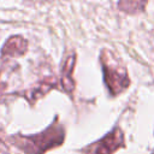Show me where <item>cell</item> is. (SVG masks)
<instances>
[{"instance_id": "1", "label": "cell", "mask_w": 154, "mask_h": 154, "mask_svg": "<svg viewBox=\"0 0 154 154\" xmlns=\"http://www.w3.org/2000/svg\"><path fill=\"white\" fill-rule=\"evenodd\" d=\"M65 138V130L59 124L58 118L43 131L36 135H14L10 138L11 143L25 154H46L49 149L60 146Z\"/></svg>"}, {"instance_id": "6", "label": "cell", "mask_w": 154, "mask_h": 154, "mask_svg": "<svg viewBox=\"0 0 154 154\" xmlns=\"http://www.w3.org/2000/svg\"><path fill=\"white\" fill-rule=\"evenodd\" d=\"M57 85V82L52 78V77H46L42 81L37 82L34 87H31L29 90H26L24 93V96L26 97L28 101H30L31 103H34L38 97L43 96L45 94H47L52 88H54Z\"/></svg>"}, {"instance_id": "2", "label": "cell", "mask_w": 154, "mask_h": 154, "mask_svg": "<svg viewBox=\"0 0 154 154\" xmlns=\"http://www.w3.org/2000/svg\"><path fill=\"white\" fill-rule=\"evenodd\" d=\"M100 61L102 65L103 81L106 87L108 88V91L113 96L120 94L130 84V79L128 77L125 67L114 58L113 53L108 49H103L101 52Z\"/></svg>"}, {"instance_id": "8", "label": "cell", "mask_w": 154, "mask_h": 154, "mask_svg": "<svg viewBox=\"0 0 154 154\" xmlns=\"http://www.w3.org/2000/svg\"><path fill=\"white\" fill-rule=\"evenodd\" d=\"M0 154H10V150L7 148V146L0 140Z\"/></svg>"}, {"instance_id": "7", "label": "cell", "mask_w": 154, "mask_h": 154, "mask_svg": "<svg viewBox=\"0 0 154 154\" xmlns=\"http://www.w3.org/2000/svg\"><path fill=\"white\" fill-rule=\"evenodd\" d=\"M147 5L146 1H120L118 2V7L120 11L135 14L138 12H142L144 10V6Z\"/></svg>"}, {"instance_id": "5", "label": "cell", "mask_w": 154, "mask_h": 154, "mask_svg": "<svg viewBox=\"0 0 154 154\" xmlns=\"http://www.w3.org/2000/svg\"><path fill=\"white\" fill-rule=\"evenodd\" d=\"M76 63V54L75 53H70L63 64L61 67V73H60V84L63 87V89L67 93H71L73 90V85L75 82L72 79V72H73V66Z\"/></svg>"}, {"instance_id": "3", "label": "cell", "mask_w": 154, "mask_h": 154, "mask_svg": "<svg viewBox=\"0 0 154 154\" xmlns=\"http://www.w3.org/2000/svg\"><path fill=\"white\" fill-rule=\"evenodd\" d=\"M120 147H124V135L119 128H116L105 137L85 148V152L88 154H113Z\"/></svg>"}, {"instance_id": "4", "label": "cell", "mask_w": 154, "mask_h": 154, "mask_svg": "<svg viewBox=\"0 0 154 154\" xmlns=\"http://www.w3.org/2000/svg\"><path fill=\"white\" fill-rule=\"evenodd\" d=\"M28 51V41L19 35L11 36L1 48V55L4 58H14L25 54Z\"/></svg>"}]
</instances>
